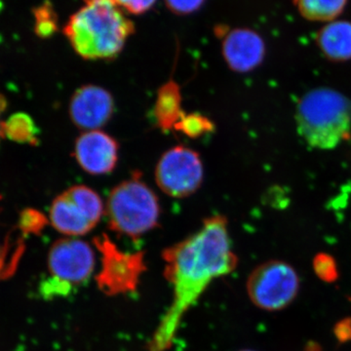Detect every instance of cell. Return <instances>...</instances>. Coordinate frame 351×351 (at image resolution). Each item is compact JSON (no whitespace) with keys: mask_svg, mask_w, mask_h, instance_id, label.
I'll return each instance as SVG.
<instances>
[{"mask_svg":"<svg viewBox=\"0 0 351 351\" xmlns=\"http://www.w3.org/2000/svg\"><path fill=\"white\" fill-rule=\"evenodd\" d=\"M49 218L55 230L68 237H80L91 232L95 226L64 193L57 196L50 208Z\"/></svg>","mask_w":351,"mask_h":351,"instance_id":"12","label":"cell"},{"mask_svg":"<svg viewBox=\"0 0 351 351\" xmlns=\"http://www.w3.org/2000/svg\"><path fill=\"white\" fill-rule=\"evenodd\" d=\"M114 100L107 89L97 85L78 88L69 104L71 121L85 131L100 130L112 119Z\"/></svg>","mask_w":351,"mask_h":351,"instance_id":"9","label":"cell"},{"mask_svg":"<svg viewBox=\"0 0 351 351\" xmlns=\"http://www.w3.org/2000/svg\"><path fill=\"white\" fill-rule=\"evenodd\" d=\"M221 53L228 68L235 73H250L265 60V40L260 34L248 27H239L226 32Z\"/></svg>","mask_w":351,"mask_h":351,"instance_id":"11","label":"cell"},{"mask_svg":"<svg viewBox=\"0 0 351 351\" xmlns=\"http://www.w3.org/2000/svg\"><path fill=\"white\" fill-rule=\"evenodd\" d=\"M95 244L101 256V271L97 276L101 290L108 295L133 291L144 270L143 254L120 250L106 234L97 237Z\"/></svg>","mask_w":351,"mask_h":351,"instance_id":"8","label":"cell"},{"mask_svg":"<svg viewBox=\"0 0 351 351\" xmlns=\"http://www.w3.org/2000/svg\"><path fill=\"white\" fill-rule=\"evenodd\" d=\"M182 108L181 88L174 80H169L157 92L154 117L156 124L162 131L175 128L176 124L184 115Z\"/></svg>","mask_w":351,"mask_h":351,"instance_id":"14","label":"cell"},{"mask_svg":"<svg viewBox=\"0 0 351 351\" xmlns=\"http://www.w3.org/2000/svg\"><path fill=\"white\" fill-rule=\"evenodd\" d=\"M162 260L172 302L149 339V351L169 350L184 315L214 280L237 269L228 219L221 215L205 219L195 233L166 248Z\"/></svg>","mask_w":351,"mask_h":351,"instance_id":"1","label":"cell"},{"mask_svg":"<svg viewBox=\"0 0 351 351\" xmlns=\"http://www.w3.org/2000/svg\"><path fill=\"white\" fill-rule=\"evenodd\" d=\"M94 226H97L105 214V205L100 195L89 186L77 184L64 191Z\"/></svg>","mask_w":351,"mask_h":351,"instance_id":"17","label":"cell"},{"mask_svg":"<svg viewBox=\"0 0 351 351\" xmlns=\"http://www.w3.org/2000/svg\"><path fill=\"white\" fill-rule=\"evenodd\" d=\"M204 167L199 154L184 145L164 152L156 168V182L165 195L186 198L202 186Z\"/></svg>","mask_w":351,"mask_h":351,"instance_id":"6","label":"cell"},{"mask_svg":"<svg viewBox=\"0 0 351 351\" xmlns=\"http://www.w3.org/2000/svg\"><path fill=\"white\" fill-rule=\"evenodd\" d=\"M46 225H47V218L38 210L27 208L20 215V228L25 233L38 234Z\"/></svg>","mask_w":351,"mask_h":351,"instance_id":"21","label":"cell"},{"mask_svg":"<svg viewBox=\"0 0 351 351\" xmlns=\"http://www.w3.org/2000/svg\"><path fill=\"white\" fill-rule=\"evenodd\" d=\"M239 351H255V350H239Z\"/></svg>","mask_w":351,"mask_h":351,"instance_id":"26","label":"cell"},{"mask_svg":"<svg viewBox=\"0 0 351 351\" xmlns=\"http://www.w3.org/2000/svg\"><path fill=\"white\" fill-rule=\"evenodd\" d=\"M1 132L2 137L18 144L38 145V126L27 113H14L8 119L2 122Z\"/></svg>","mask_w":351,"mask_h":351,"instance_id":"15","label":"cell"},{"mask_svg":"<svg viewBox=\"0 0 351 351\" xmlns=\"http://www.w3.org/2000/svg\"><path fill=\"white\" fill-rule=\"evenodd\" d=\"M48 269L58 288L71 289L89 280L96 267L91 245L78 237L57 240L48 253Z\"/></svg>","mask_w":351,"mask_h":351,"instance_id":"7","label":"cell"},{"mask_svg":"<svg viewBox=\"0 0 351 351\" xmlns=\"http://www.w3.org/2000/svg\"><path fill=\"white\" fill-rule=\"evenodd\" d=\"M316 43L323 55L334 63L351 60V22L332 21L321 27Z\"/></svg>","mask_w":351,"mask_h":351,"instance_id":"13","label":"cell"},{"mask_svg":"<svg viewBox=\"0 0 351 351\" xmlns=\"http://www.w3.org/2000/svg\"><path fill=\"white\" fill-rule=\"evenodd\" d=\"M6 107H7L6 99L4 98V97L2 96L1 94H0V117H1L2 112H3L4 110H5ZM1 126H2V122L0 121V138H2Z\"/></svg>","mask_w":351,"mask_h":351,"instance_id":"25","label":"cell"},{"mask_svg":"<svg viewBox=\"0 0 351 351\" xmlns=\"http://www.w3.org/2000/svg\"><path fill=\"white\" fill-rule=\"evenodd\" d=\"M119 8L133 15H142L152 8L157 0H113Z\"/></svg>","mask_w":351,"mask_h":351,"instance_id":"23","label":"cell"},{"mask_svg":"<svg viewBox=\"0 0 351 351\" xmlns=\"http://www.w3.org/2000/svg\"><path fill=\"white\" fill-rule=\"evenodd\" d=\"M34 18H36L34 31L39 38H50L57 32V14L47 2L34 10Z\"/></svg>","mask_w":351,"mask_h":351,"instance_id":"19","label":"cell"},{"mask_svg":"<svg viewBox=\"0 0 351 351\" xmlns=\"http://www.w3.org/2000/svg\"><path fill=\"white\" fill-rule=\"evenodd\" d=\"M204 2L205 0H165L166 6L171 12L179 16L195 13Z\"/></svg>","mask_w":351,"mask_h":351,"instance_id":"22","label":"cell"},{"mask_svg":"<svg viewBox=\"0 0 351 351\" xmlns=\"http://www.w3.org/2000/svg\"><path fill=\"white\" fill-rule=\"evenodd\" d=\"M298 132L313 149H336L350 137L351 101L331 88H316L300 99L295 110Z\"/></svg>","mask_w":351,"mask_h":351,"instance_id":"3","label":"cell"},{"mask_svg":"<svg viewBox=\"0 0 351 351\" xmlns=\"http://www.w3.org/2000/svg\"><path fill=\"white\" fill-rule=\"evenodd\" d=\"M119 156V143L105 132L86 131L76 138L75 157L88 174H110L117 167Z\"/></svg>","mask_w":351,"mask_h":351,"instance_id":"10","label":"cell"},{"mask_svg":"<svg viewBox=\"0 0 351 351\" xmlns=\"http://www.w3.org/2000/svg\"><path fill=\"white\" fill-rule=\"evenodd\" d=\"M160 213L158 197L138 172L110 191L105 207L110 230L134 239L154 230Z\"/></svg>","mask_w":351,"mask_h":351,"instance_id":"4","label":"cell"},{"mask_svg":"<svg viewBox=\"0 0 351 351\" xmlns=\"http://www.w3.org/2000/svg\"><path fill=\"white\" fill-rule=\"evenodd\" d=\"M174 129L186 137L197 138L213 132L215 124L211 119L200 113H184Z\"/></svg>","mask_w":351,"mask_h":351,"instance_id":"18","label":"cell"},{"mask_svg":"<svg viewBox=\"0 0 351 351\" xmlns=\"http://www.w3.org/2000/svg\"><path fill=\"white\" fill-rule=\"evenodd\" d=\"M300 277L294 267L283 261L263 263L251 272L246 289L249 299L258 308L279 311L295 301Z\"/></svg>","mask_w":351,"mask_h":351,"instance_id":"5","label":"cell"},{"mask_svg":"<svg viewBox=\"0 0 351 351\" xmlns=\"http://www.w3.org/2000/svg\"><path fill=\"white\" fill-rule=\"evenodd\" d=\"M334 331L335 336L341 343L351 341V318H346L337 323Z\"/></svg>","mask_w":351,"mask_h":351,"instance_id":"24","label":"cell"},{"mask_svg":"<svg viewBox=\"0 0 351 351\" xmlns=\"http://www.w3.org/2000/svg\"><path fill=\"white\" fill-rule=\"evenodd\" d=\"M84 6L64 27L76 54L88 61H108L119 56L135 32V25L113 0H83Z\"/></svg>","mask_w":351,"mask_h":351,"instance_id":"2","label":"cell"},{"mask_svg":"<svg viewBox=\"0 0 351 351\" xmlns=\"http://www.w3.org/2000/svg\"><path fill=\"white\" fill-rule=\"evenodd\" d=\"M313 267L316 276L324 282L332 283L338 280V265L329 254L319 253L316 255L313 258Z\"/></svg>","mask_w":351,"mask_h":351,"instance_id":"20","label":"cell"},{"mask_svg":"<svg viewBox=\"0 0 351 351\" xmlns=\"http://www.w3.org/2000/svg\"><path fill=\"white\" fill-rule=\"evenodd\" d=\"M348 0H294L302 17L313 22H332L345 10Z\"/></svg>","mask_w":351,"mask_h":351,"instance_id":"16","label":"cell"}]
</instances>
